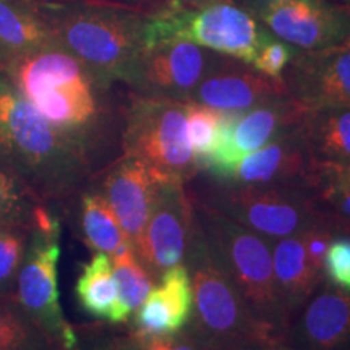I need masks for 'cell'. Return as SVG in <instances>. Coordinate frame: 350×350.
I'll return each mask as SVG.
<instances>
[{
    "instance_id": "cell-1",
    "label": "cell",
    "mask_w": 350,
    "mask_h": 350,
    "mask_svg": "<svg viewBox=\"0 0 350 350\" xmlns=\"http://www.w3.org/2000/svg\"><path fill=\"white\" fill-rule=\"evenodd\" d=\"M0 159L46 203L72 195L90 170L86 144L44 119L2 70Z\"/></svg>"
},
{
    "instance_id": "cell-2",
    "label": "cell",
    "mask_w": 350,
    "mask_h": 350,
    "mask_svg": "<svg viewBox=\"0 0 350 350\" xmlns=\"http://www.w3.org/2000/svg\"><path fill=\"white\" fill-rule=\"evenodd\" d=\"M0 70L49 124L90 148L100 113L99 85L77 57L54 41L3 60Z\"/></svg>"
},
{
    "instance_id": "cell-3",
    "label": "cell",
    "mask_w": 350,
    "mask_h": 350,
    "mask_svg": "<svg viewBox=\"0 0 350 350\" xmlns=\"http://www.w3.org/2000/svg\"><path fill=\"white\" fill-rule=\"evenodd\" d=\"M191 201L196 226L219 268L224 271L252 312L262 323L288 338V325L275 288L269 240L193 195Z\"/></svg>"
},
{
    "instance_id": "cell-4",
    "label": "cell",
    "mask_w": 350,
    "mask_h": 350,
    "mask_svg": "<svg viewBox=\"0 0 350 350\" xmlns=\"http://www.w3.org/2000/svg\"><path fill=\"white\" fill-rule=\"evenodd\" d=\"M193 291V326L190 331L208 350H227L239 345H266L284 338L262 323L219 268L206 240L195 221L190 247L185 256Z\"/></svg>"
},
{
    "instance_id": "cell-5",
    "label": "cell",
    "mask_w": 350,
    "mask_h": 350,
    "mask_svg": "<svg viewBox=\"0 0 350 350\" xmlns=\"http://www.w3.org/2000/svg\"><path fill=\"white\" fill-rule=\"evenodd\" d=\"M271 36L253 13L234 0L190 8L164 0L144 12L142 47L185 39L217 54L250 64Z\"/></svg>"
},
{
    "instance_id": "cell-6",
    "label": "cell",
    "mask_w": 350,
    "mask_h": 350,
    "mask_svg": "<svg viewBox=\"0 0 350 350\" xmlns=\"http://www.w3.org/2000/svg\"><path fill=\"white\" fill-rule=\"evenodd\" d=\"M144 12L80 7L51 25L54 41L88 68L100 88L129 81L142 51Z\"/></svg>"
},
{
    "instance_id": "cell-7",
    "label": "cell",
    "mask_w": 350,
    "mask_h": 350,
    "mask_svg": "<svg viewBox=\"0 0 350 350\" xmlns=\"http://www.w3.org/2000/svg\"><path fill=\"white\" fill-rule=\"evenodd\" d=\"M122 151L142 161L161 182L187 183L198 174L187 137V103L135 94L125 116Z\"/></svg>"
},
{
    "instance_id": "cell-8",
    "label": "cell",
    "mask_w": 350,
    "mask_h": 350,
    "mask_svg": "<svg viewBox=\"0 0 350 350\" xmlns=\"http://www.w3.org/2000/svg\"><path fill=\"white\" fill-rule=\"evenodd\" d=\"M312 190L304 185H222L204 198L191 195L275 242L318 224H339L334 216L318 208Z\"/></svg>"
},
{
    "instance_id": "cell-9",
    "label": "cell",
    "mask_w": 350,
    "mask_h": 350,
    "mask_svg": "<svg viewBox=\"0 0 350 350\" xmlns=\"http://www.w3.org/2000/svg\"><path fill=\"white\" fill-rule=\"evenodd\" d=\"M274 38L297 51L347 46L350 3L338 0H243Z\"/></svg>"
},
{
    "instance_id": "cell-10",
    "label": "cell",
    "mask_w": 350,
    "mask_h": 350,
    "mask_svg": "<svg viewBox=\"0 0 350 350\" xmlns=\"http://www.w3.org/2000/svg\"><path fill=\"white\" fill-rule=\"evenodd\" d=\"M60 237L29 232L28 250L16 279L13 300L65 350L77 349V334L64 317L59 295Z\"/></svg>"
},
{
    "instance_id": "cell-11",
    "label": "cell",
    "mask_w": 350,
    "mask_h": 350,
    "mask_svg": "<svg viewBox=\"0 0 350 350\" xmlns=\"http://www.w3.org/2000/svg\"><path fill=\"white\" fill-rule=\"evenodd\" d=\"M306 112L288 96L271 99L243 112H226L217 146L203 170L226 182L245 156L300 125Z\"/></svg>"
},
{
    "instance_id": "cell-12",
    "label": "cell",
    "mask_w": 350,
    "mask_h": 350,
    "mask_svg": "<svg viewBox=\"0 0 350 350\" xmlns=\"http://www.w3.org/2000/svg\"><path fill=\"white\" fill-rule=\"evenodd\" d=\"M222 57L185 39L142 47L126 83L138 94L187 103L196 86L221 62Z\"/></svg>"
},
{
    "instance_id": "cell-13",
    "label": "cell",
    "mask_w": 350,
    "mask_h": 350,
    "mask_svg": "<svg viewBox=\"0 0 350 350\" xmlns=\"http://www.w3.org/2000/svg\"><path fill=\"white\" fill-rule=\"evenodd\" d=\"M193 230V201L185 183H161L142 245L137 250L138 260L154 284L165 271L185 261Z\"/></svg>"
},
{
    "instance_id": "cell-14",
    "label": "cell",
    "mask_w": 350,
    "mask_h": 350,
    "mask_svg": "<svg viewBox=\"0 0 350 350\" xmlns=\"http://www.w3.org/2000/svg\"><path fill=\"white\" fill-rule=\"evenodd\" d=\"M326 174L306 146L301 124L245 156L226 182L239 187L304 185L318 188Z\"/></svg>"
},
{
    "instance_id": "cell-15",
    "label": "cell",
    "mask_w": 350,
    "mask_h": 350,
    "mask_svg": "<svg viewBox=\"0 0 350 350\" xmlns=\"http://www.w3.org/2000/svg\"><path fill=\"white\" fill-rule=\"evenodd\" d=\"M281 80L288 98L308 112L350 107V47L295 51Z\"/></svg>"
},
{
    "instance_id": "cell-16",
    "label": "cell",
    "mask_w": 350,
    "mask_h": 350,
    "mask_svg": "<svg viewBox=\"0 0 350 350\" xmlns=\"http://www.w3.org/2000/svg\"><path fill=\"white\" fill-rule=\"evenodd\" d=\"M281 96H287L282 80L262 75L250 64L224 55L196 86L190 100L222 112H243Z\"/></svg>"
},
{
    "instance_id": "cell-17",
    "label": "cell",
    "mask_w": 350,
    "mask_h": 350,
    "mask_svg": "<svg viewBox=\"0 0 350 350\" xmlns=\"http://www.w3.org/2000/svg\"><path fill=\"white\" fill-rule=\"evenodd\" d=\"M161 183L164 182H161L142 161L126 156H122L120 161L112 165L103 182V196L119 219L135 253L142 245Z\"/></svg>"
},
{
    "instance_id": "cell-18",
    "label": "cell",
    "mask_w": 350,
    "mask_h": 350,
    "mask_svg": "<svg viewBox=\"0 0 350 350\" xmlns=\"http://www.w3.org/2000/svg\"><path fill=\"white\" fill-rule=\"evenodd\" d=\"M193 313V291L185 265L170 268L161 275L137 312L133 329L137 339L159 338L182 331Z\"/></svg>"
},
{
    "instance_id": "cell-19",
    "label": "cell",
    "mask_w": 350,
    "mask_h": 350,
    "mask_svg": "<svg viewBox=\"0 0 350 350\" xmlns=\"http://www.w3.org/2000/svg\"><path fill=\"white\" fill-rule=\"evenodd\" d=\"M291 329L300 350H350V292L318 286Z\"/></svg>"
},
{
    "instance_id": "cell-20",
    "label": "cell",
    "mask_w": 350,
    "mask_h": 350,
    "mask_svg": "<svg viewBox=\"0 0 350 350\" xmlns=\"http://www.w3.org/2000/svg\"><path fill=\"white\" fill-rule=\"evenodd\" d=\"M271 253L278 297L291 327L301 306L323 282V278L308 265L301 234L275 240Z\"/></svg>"
},
{
    "instance_id": "cell-21",
    "label": "cell",
    "mask_w": 350,
    "mask_h": 350,
    "mask_svg": "<svg viewBox=\"0 0 350 350\" xmlns=\"http://www.w3.org/2000/svg\"><path fill=\"white\" fill-rule=\"evenodd\" d=\"M301 129L306 146L326 178L350 167V107L306 112Z\"/></svg>"
},
{
    "instance_id": "cell-22",
    "label": "cell",
    "mask_w": 350,
    "mask_h": 350,
    "mask_svg": "<svg viewBox=\"0 0 350 350\" xmlns=\"http://www.w3.org/2000/svg\"><path fill=\"white\" fill-rule=\"evenodd\" d=\"M54 42L51 26L21 0H0V62Z\"/></svg>"
},
{
    "instance_id": "cell-23",
    "label": "cell",
    "mask_w": 350,
    "mask_h": 350,
    "mask_svg": "<svg viewBox=\"0 0 350 350\" xmlns=\"http://www.w3.org/2000/svg\"><path fill=\"white\" fill-rule=\"evenodd\" d=\"M75 294L88 314L119 325V297L112 261L107 253L98 252L83 265L77 279Z\"/></svg>"
},
{
    "instance_id": "cell-24",
    "label": "cell",
    "mask_w": 350,
    "mask_h": 350,
    "mask_svg": "<svg viewBox=\"0 0 350 350\" xmlns=\"http://www.w3.org/2000/svg\"><path fill=\"white\" fill-rule=\"evenodd\" d=\"M111 261L119 297V323H125L137 312L156 284L138 260L131 243L122 245L119 250L113 252Z\"/></svg>"
},
{
    "instance_id": "cell-25",
    "label": "cell",
    "mask_w": 350,
    "mask_h": 350,
    "mask_svg": "<svg viewBox=\"0 0 350 350\" xmlns=\"http://www.w3.org/2000/svg\"><path fill=\"white\" fill-rule=\"evenodd\" d=\"M81 229L88 245L109 256L122 245L131 243L111 204L99 191L81 195Z\"/></svg>"
},
{
    "instance_id": "cell-26",
    "label": "cell",
    "mask_w": 350,
    "mask_h": 350,
    "mask_svg": "<svg viewBox=\"0 0 350 350\" xmlns=\"http://www.w3.org/2000/svg\"><path fill=\"white\" fill-rule=\"evenodd\" d=\"M0 350H65L54 342L13 297H0Z\"/></svg>"
},
{
    "instance_id": "cell-27",
    "label": "cell",
    "mask_w": 350,
    "mask_h": 350,
    "mask_svg": "<svg viewBox=\"0 0 350 350\" xmlns=\"http://www.w3.org/2000/svg\"><path fill=\"white\" fill-rule=\"evenodd\" d=\"M39 203L42 200L31 187L0 159V226L29 230L33 213Z\"/></svg>"
},
{
    "instance_id": "cell-28",
    "label": "cell",
    "mask_w": 350,
    "mask_h": 350,
    "mask_svg": "<svg viewBox=\"0 0 350 350\" xmlns=\"http://www.w3.org/2000/svg\"><path fill=\"white\" fill-rule=\"evenodd\" d=\"M226 112L187 100V137L198 170H203L216 150Z\"/></svg>"
},
{
    "instance_id": "cell-29",
    "label": "cell",
    "mask_w": 350,
    "mask_h": 350,
    "mask_svg": "<svg viewBox=\"0 0 350 350\" xmlns=\"http://www.w3.org/2000/svg\"><path fill=\"white\" fill-rule=\"evenodd\" d=\"M29 230L0 226V297H13L28 250Z\"/></svg>"
},
{
    "instance_id": "cell-30",
    "label": "cell",
    "mask_w": 350,
    "mask_h": 350,
    "mask_svg": "<svg viewBox=\"0 0 350 350\" xmlns=\"http://www.w3.org/2000/svg\"><path fill=\"white\" fill-rule=\"evenodd\" d=\"M294 47L288 46L287 42L281 41V39L274 38L273 34L262 42V46L258 51L255 60L252 62V67L261 72L262 75L281 80L282 73L292 57L295 54Z\"/></svg>"
},
{
    "instance_id": "cell-31",
    "label": "cell",
    "mask_w": 350,
    "mask_h": 350,
    "mask_svg": "<svg viewBox=\"0 0 350 350\" xmlns=\"http://www.w3.org/2000/svg\"><path fill=\"white\" fill-rule=\"evenodd\" d=\"M323 274L336 287L350 292V237L332 240L323 261Z\"/></svg>"
},
{
    "instance_id": "cell-32",
    "label": "cell",
    "mask_w": 350,
    "mask_h": 350,
    "mask_svg": "<svg viewBox=\"0 0 350 350\" xmlns=\"http://www.w3.org/2000/svg\"><path fill=\"white\" fill-rule=\"evenodd\" d=\"M334 226L336 224H318L301 232V240H304L308 265L321 278H325V274H323V261H325L327 247L332 242V235H334L332 227Z\"/></svg>"
},
{
    "instance_id": "cell-33",
    "label": "cell",
    "mask_w": 350,
    "mask_h": 350,
    "mask_svg": "<svg viewBox=\"0 0 350 350\" xmlns=\"http://www.w3.org/2000/svg\"><path fill=\"white\" fill-rule=\"evenodd\" d=\"M137 340L142 345V350H208L206 345L201 342L190 329H182L175 332V334L159 336V338Z\"/></svg>"
},
{
    "instance_id": "cell-34",
    "label": "cell",
    "mask_w": 350,
    "mask_h": 350,
    "mask_svg": "<svg viewBox=\"0 0 350 350\" xmlns=\"http://www.w3.org/2000/svg\"><path fill=\"white\" fill-rule=\"evenodd\" d=\"M325 200L334 204L340 216L350 217V180H331L323 190Z\"/></svg>"
},
{
    "instance_id": "cell-35",
    "label": "cell",
    "mask_w": 350,
    "mask_h": 350,
    "mask_svg": "<svg viewBox=\"0 0 350 350\" xmlns=\"http://www.w3.org/2000/svg\"><path fill=\"white\" fill-rule=\"evenodd\" d=\"M93 350H142V345L133 336H117V338H107L99 340Z\"/></svg>"
},
{
    "instance_id": "cell-36",
    "label": "cell",
    "mask_w": 350,
    "mask_h": 350,
    "mask_svg": "<svg viewBox=\"0 0 350 350\" xmlns=\"http://www.w3.org/2000/svg\"><path fill=\"white\" fill-rule=\"evenodd\" d=\"M265 350H299L297 347H294L291 342H288V338L287 336H284V338H279L273 340V342L266 345V347H262Z\"/></svg>"
},
{
    "instance_id": "cell-37",
    "label": "cell",
    "mask_w": 350,
    "mask_h": 350,
    "mask_svg": "<svg viewBox=\"0 0 350 350\" xmlns=\"http://www.w3.org/2000/svg\"><path fill=\"white\" fill-rule=\"evenodd\" d=\"M182 5L190 7V8H200V7H206L211 5V3H217V2H224V0H178Z\"/></svg>"
},
{
    "instance_id": "cell-38",
    "label": "cell",
    "mask_w": 350,
    "mask_h": 350,
    "mask_svg": "<svg viewBox=\"0 0 350 350\" xmlns=\"http://www.w3.org/2000/svg\"><path fill=\"white\" fill-rule=\"evenodd\" d=\"M227 350H265L260 345H239V347H232Z\"/></svg>"
},
{
    "instance_id": "cell-39",
    "label": "cell",
    "mask_w": 350,
    "mask_h": 350,
    "mask_svg": "<svg viewBox=\"0 0 350 350\" xmlns=\"http://www.w3.org/2000/svg\"><path fill=\"white\" fill-rule=\"evenodd\" d=\"M133 2H138V3H146V5L154 7V5H157V3L164 2V0H133Z\"/></svg>"
},
{
    "instance_id": "cell-40",
    "label": "cell",
    "mask_w": 350,
    "mask_h": 350,
    "mask_svg": "<svg viewBox=\"0 0 350 350\" xmlns=\"http://www.w3.org/2000/svg\"><path fill=\"white\" fill-rule=\"evenodd\" d=\"M342 2H347V3H350V0H342Z\"/></svg>"
},
{
    "instance_id": "cell-41",
    "label": "cell",
    "mask_w": 350,
    "mask_h": 350,
    "mask_svg": "<svg viewBox=\"0 0 350 350\" xmlns=\"http://www.w3.org/2000/svg\"><path fill=\"white\" fill-rule=\"evenodd\" d=\"M347 46H349V47H350V41H349V42H347Z\"/></svg>"
},
{
    "instance_id": "cell-42",
    "label": "cell",
    "mask_w": 350,
    "mask_h": 350,
    "mask_svg": "<svg viewBox=\"0 0 350 350\" xmlns=\"http://www.w3.org/2000/svg\"><path fill=\"white\" fill-rule=\"evenodd\" d=\"M75 350H77V349H75Z\"/></svg>"
}]
</instances>
